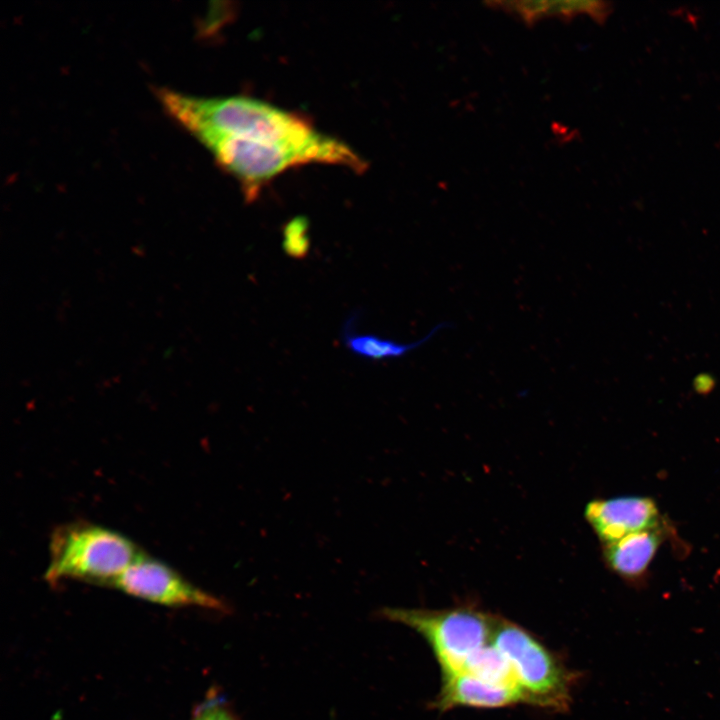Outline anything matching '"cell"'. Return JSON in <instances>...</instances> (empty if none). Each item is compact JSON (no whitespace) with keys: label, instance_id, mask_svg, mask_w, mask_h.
I'll return each mask as SVG.
<instances>
[{"label":"cell","instance_id":"7a4b0ae2","mask_svg":"<svg viewBox=\"0 0 720 720\" xmlns=\"http://www.w3.org/2000/svg\"><path fill=\"white\" fill-rule=\"evenodd\" d=\"M143 553L116 530L83 520L66 522L50 534L44 578L49 584L77 580L112 586Z\"/></svg>","mask_w":720,"mask_h":720},{"label":"cell","instance_id":"30bf717a","mask_svg":"<svg viewBox=\"0 0 720 720\" xmlns=\"http://www.w3.org/2000/svg\"><path fill=\"white\" fill-rule=\"evenodd\" d=\"M356 319L357 317L355 315H351L344 323L342 329L343 343L353 354L376 361L401 358L410 351L426 343L441 328L446 326L445 323L438 324L433 327L422 339L412 343H400L394 340L384 339L373 334L355 332L354 323Z\"/></svg>","mask_w":720,"mask_h":720},{"label":"cell","instance_id":"5bb4252c","mask_svg":"<svg viewBox=\"0 0 720 720\" xmlns=\"http://www.w3.org/2000/svg\"><path fill=\"white\" fill-rule=\"evenodd\" d=\"M192 720H238L231 710L219 701H211L200 708Z\"/></svg>","mask_w":720,"mask_h":720},{"label":"cell","instance_id":"ba28073f","mask_svg":"<svg viewBox=\"0 0 720 720\" xmlns=\"http://www.w3.org/2000/svg\"><path fill=\"white\" fill-rule=\"evenodd\" d=\"M524 703L520 691L460 672L442 675L440 692L433 707L446 711L455 707L499 708Z\"/></svg>","mask_w":720,"mask_h":720},{"label":"cell","instance_id":"3957f363","mask_svg":"<svg viewBox=\"0 0 720 720\" xmlns=\"http://www.w3.org/2000/svg\"><path fill=\"white\" fill-rule=\"evenodd\" d=\"M492 643L508 660L524 704L566 711L575 675L523 627L496 617Z\"/></svg>","mask_w":720,"mask_h":720},{"label":"cell","instance_id":"6da1fadb","mask_svg":"<svg viewBox=\"0 0 720 720\" xmlns=\"http://www.w3.org/2000/svg\"><path fill=\"white\" fill-rule=\"evenodd\" d=\"M164 110L201 144L224 136L241 137L312 150L327 164L355 169L360 157L348 145L316 130L302 116L258 99L206 98L159 89Z\"/></svg>","mask_w":720,"mask_h":720},{"label":"cell","instance_id":"277c9868","mask_svg":"<svg viewBox=\"0 0 720 720\" xmlns=\"http://www.w3.org/2000/svg\"><path fill=\"white\" fill-rule=\"evenodd\" d=\"M379 615L419 633L432 649L441 675L461 672L473 654L491 643L497 617L466 606L440 610L383 608Z\"/></svg>","mask_w":720,"mask_h":720},{"label":"cell","instance_id":"4fadbf2b","mask_svg":"<svg viewBox=\"0 0 720 720\" xmlns=\"http://www.w3.org/2000/svg\"><path fill=\"white\" fill-rule=\"evenodd\" d=\"M310 238L308 235V222L298 217L286 224L283 230L282 247L287 256L303 259L310 251Z\"/></svg>","mask_w":720,"mask_h":720},{"label":"cell","instance_id":"5b68a950","mask_svg":"<svg viewBox=\"0 0 720 720\" xmlns=\"http://www.w3.org/2000/svg\"><path fill=\"white\" fill-rule=\"evenodd\" d=\"M203 145L216 162L239 181L248 201L254 200L267 182L288 168L325 163L322 156L312 150L241 137H218Z\"/></svg>","mask_w":720,"mask_h":720},{"label":"cell","instance_id":"8992f818","mask_svg":"<svg viewBox=\"0 0 720 720\" xmlns=\"http://www.w3.org/2000/svg\"><path fill=\"white\" fill-rule=\"evenodd\" d=\"M133 597L168 607H201L225 612L220 599L188 581L161 560L143 553L113 583Z\"/></svg>","mask_w":720,"mask_h":720},{"label":"cell","instance_id":"52a82bcc","mask_svg":"<svg viewBox=\"0 0 720 720\" xmlns=\"http://www.w3.org/2000/svg\"><path fill=\"white\" fill-rule=\"evenodd\" d=\"M584 516L603 545L657 528L659 522L657 506L647 497L593 500L586 505Z\"/></svg>","mask_w":720,"mask_h":720},{"label":"cell","instance_id":"7c38bea8","mask_svg":"<svg viewBox=\"0 0 720 720\" xmlns=\"http://www.w3.org/2000/svg\"><path fill=\"white\" fill-rule=\"evenodd\" d=\"M609 9L608 3L602 1H546L545 17L569 21L578 15H588L595 21L602 22L608 16Z\"/></svg>","mask_w":720,"mask_h":720},{"label":"cell","instance_id":"9c48e42d","mask_svg":"<svg viewBox=\"0 0 720 720\" xmlns=\"http://www.w3.org/2000/svg\"><path fill=\"white\" fill-rule=\"evenodd\" d=\"M661 544L657 528L627 535L603 545V555L609 568L626 578L642 575Z\"/></svg>","mask_w":720,"mask_h":720},{"label":"cell","instance_id":"8fae6325","mask_svg":"<svg viewBox=\"0 0 720 720\" xmlns=\"http://www.w3.org/2000/svg\"><path fill=\"white\" fill-rule=\"evenodd\" d=\"M461 672L490 683L518 689L508 660L494 646L492 641L473 654L466 661Z\"/></svg>","mask_w":720,"mask_h":720}]
</instances>
